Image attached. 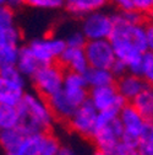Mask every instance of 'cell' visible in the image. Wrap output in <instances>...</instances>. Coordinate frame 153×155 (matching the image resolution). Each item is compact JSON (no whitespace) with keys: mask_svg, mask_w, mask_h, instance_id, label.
Returning a JSON list of instances; mask_svg holds the SVG:
<instances>
[{"mask_svg":"<svg viewBox=\"0 0 153 155\" xmlns=\"http://www.w3.org/2000/svg\"><path fill=\"white\" fill-rule=\"evenodd\" d=\"M114 17V28L109 42L115 53L117 61L121 62L129 73L140 74L143 55L147 52L145 26L132 24L118 14Z\"/></svg>","mask_w":153,"mask_h":155,"instance_id":"cell-1","label":"cell"},{"mask_svg":"<svg viewBox=\"0 0 153 155\" xmlns=\"http://www.w3.org/2000/svg\"><path fill=\"white\" fill-rule=\"evenodd\" d=\"M20 127L26 134L49 133L55 123V117L48 100L34 91H26L17 105Z\"/></svg>","mask_w":153,"mask_h":155,"instance_id":"cell-2","label":"cell"},{"mask_svg":"<svg viewBox=\"0 0 153 155\" xmlns=\"http://www.w3.org/2000/svg\"><path fill=\"white\" fill-rule=\"evenodd\" d=\"M118 113L119 112L98 113L97 123L91 138L98 150L108 153L123 140V128Z\"/></svg>","mask_w":153,"mask_h":155,"instance_id":"cell-3","label":"cell"},{"mask_svg":"<svg viewBox=\"0 0 153 155\" xmlns=\"http://www.w3.org/2000/svg\"><path fill=\"white\" fill-rule=\"evenodd\" d=\"M26 94V78L16 67L0 69V106H17Z\"/></svg>","mask_w":153,"mask_h":155,"instance_id":"cell-4","label":"cell"},{"mask_svg":"<svg viewBox=\"0 0 153 155\" xmlns=\"http://www.w3.org/2000/svg\"><path fill=\"white\" fill-rule=\"evenodd\" d=\"M64 75L65 70L59 63L41 65L31 78L34 92L43 96L44 99H49L63 89Z\"/></svg>","mask_w":153,"mask_h":155,"instance_id":"cell-5","label":"cell"},{"mask_svg":"<svg viewBox=\"0 0 153 155\" xmlns=\"http://www.w3.org/2000/svg\"><path fill=\"white\" fill-rule=\"evenodd\" d=\"M114 28V17L103 11H93L85 16L81 32L87 41L109 40Z\"/></svg>","mask_w":153,"mask_h":155,"instance_id":"cell-6","label":"cell"},{"mask_svg":"<svg viewBox=\"0 0 153 155\" xmlns=\"http://www.w3.org/2000/svg\"><path fill=\"white\" fill-rule=\"evenodd\" d=\"M118 116L123 128V142L136 147L148 122L131 104H125L119 111Z\"/></svg>","mask_w":153,"mask_h":155,"instance_id":"cell-7","label":"cell"},{"mask_svg":"<svg viewBox=\"0 0 153 155\" xmlns=\"http://www.w3.org/2000/svg\"><path fill=\"white\" fill-rule=\"evenodd\" d=\"M27 46L41 65L58 63L61 53L66 48L64 38L55 36L37 38Z\"/></svg>","mask_w":153,"mask_h":155,"instance_id":"cell-8","label":"cell"},{"mask_svg":"<svg viewBox=\"0 0 153 155\" xmlns=\"http://www.w3.org/2000/svg\"><path fill=\"white\" fill-rule=\"evenodd\" d=\"M97 118L98 111L92 106L91 102L86 101L76 108L66 123L70 129L79 137L83 139H91L95 128V123H97Z\"/></svg>","mask_w":153,"mask_h":155,"instance_id":"cell-9","label":"cell"},{"mask_svg":"<svg viewBox=\"0 0 153 155\" xmlns=\"http://www.w3.org/2000/svg\"><path fill=\"white\" fill-rule=\"evenodd\" d=\"M88 102L101 112H119L121 107L126 104L125 100L120 96L115 85H108L102 87L89 89Z\"/></svg>","mask_w":153,"mask_h":155,"instance_id":"cell-10","label":"cell"},{"mask_svg":"<svg viewBox=\"0 0 153 155\" xmlns=\"http://www.w3.org/2000/svg\"><path fill=\"white\" fill-rule=\"evenodd\" d=\"M87 63L89 68L99 69H111L117 58L109 40L87 41L83 47Z\"/></svg>","mask_w":153,"mask_h":155,"instance_id":"cell-11","label":"cell"},{"mask_svg":"<svg viewBox=\"0 0 153 155\" xmlns=\"http://www.w3.org/2000/svg\"><path fill=\"white\" fill-rule=\"evenodd\" d=\"M61 91L76 107L88 101L89 89L87 86L83 74L65 71Z\"/></svg>","mask_w":153,"mask_h":155,"instance_id":"cell-12","label":"cell"},{"mask_svg":"<svg viewBox=\"0 0 153 155\" xmlns=\"http://www.w3.org/2000/svg\"><path fill=\"white\" fill-rule=\"evenodd\" d=\"M114 85H115L117 90L119 91L120 96L125 100L126 104H131L136 96H139L146 87H148L145 80L139 74H133L129 71L117 78Z\"/></svg>","mask_w":153,"mask_h":155,"instance_id":"cell-13","label":"cell"},{"mask_svg":"<svg viewBox=\"0 0 153 155\" xmlns=\"http://www.w3.org/2000/svg\"><path fill=\"white\" fill-rule=\"evenodd\" d=\"M20 32H18L14 14L6 5L0 6V48L5 46H18Z\"/></svg>","mask_w":153,"mask_h":155,"instance_id":"cell-14","label":"cell"},{"mask_svg":"<svg viewBox=\"0 0 153 155\" xmlns=\"http://www.w3.org/2000/svg\"><path fill=\"white\" fill-rule=\"evenodd\" d=\"M59 64L65 71L85 74L89 68L83 48L66 47L59 58Z\"/></svg>","mask_w":153,"mask_h":155,"instance_id":"cell-15","label":"cell"},{"mask_svg":"<svg viewBox=\"0 0 153 155\" xmlns=\"http://www.w3.org/2000/svg\"><path fill=\"white\" fill-rule=\"evenodd\" d=\"M47 100H48V104L50 106V110L54 114L55 120H59V121L67 122L70 117L73 114V112L76 111V108H77L63 94L61 90L59 92H56L55 95L50 96Z\"/></svg>","mask_w":153,"mask_h":155,"instance_id":"cell-16","label":"cell"},{"mask_svg":"<svg viewBox=\"0 0 153 155\" xmlns=\"http://www.w3.org/2000/svg\"><path fill=\"white\" fill-rule=\"evenodd\" d=\"M85 80L87 83L88 89H95L108 85L115 84L117 78L114 76L111 70L109 69H99V68H88L83 74Z\"/></svg>","mask_w":153,"mask_h":155,"instance_id":"cell-17","label":"cell"},{"mask_svg":"<svg viewBox=\"0 0 153 155\" xmlns=\"http://www.w3.org/2000/svg\"><path fill=\"white\" fill-rule=\"evenodd\" d=\"M15 67L18 69V71H20L26 79L27 78L31 79L34 75V73L38 70V68L41 67V64L38 63V61L34 58V55L30 51L28 46H23V47H20L17 62H16Z\"/></svg>","mask_w":153,"mask_h":155,"instance_id":"cell-18","label":"cell"},{"mask_svg":"<svg viewBox=\"0 0 153 155\" xmlns=\"http://www.w3.org/2000/svg\"><path fill=\"white\" fill-rule=\"evenodd\" d=\"M131 105L137 110V112L147 122H153V90L146 87L139 96H136Z\"/></svg>","mask_w":153,"mask_h":155,"instance_id":"cell-19","label":"cell"},{"mask_svg":"<svg viewBox=\"0 0 153 155\" xmlns=\"http://www.w3.org/2000/svg\"><path fill=\"white\" fill-rule=\"evenodd\" d=\"M26 133L20 128L15 127L10 129H0V145L6 151V154L14 153L18 149Z\"/></svg>","mask_w":153,"mask_h":155,"instance_id":"cell-20","label":"cell"},{"mask_svg":"<svg viewBox=\"0 0 153 155\" xmlns=\"http://www.w3.org/2000/svg\"><path fill=\"white\" fill-rule=\"evenodd\" d=\"M47 133H30L26 134L16 153L22 155H39ZM15 153V151H14Z\"/></svg>","mask_w":153,"mask_h":155,"instance_id":"cell-21","label":"cell"},{"mask_svg":"<svg viewBox=\"0 0 153 155\" xmlns=\"http://www.w3.org/2000/svg\"><path fill=\"white\" fill-rule=\"evenodd\" d=\"M70 11L77 15H88L93 11L99 10L105 0H65Z\"/></svg>","mask_w":153,"mask_h":155,"instance_id":"cell-22","label":"cell"},{"mask_svg":"<svg viewBox=\"0 0 153 155\" xmlns=\"http://www.w3.org/2000/svg\"><path fill=\"white\" fill-rule=\"evenodd\" d=\"M20 116L17 106H0V129H10L18 127Z\"/></svg>","mask_w":153,"mask_h":155,"instance_id":"cell-23","label":"cell"},{"mask_svg":"<svg viewBox=\"0 0 153 155\" xmlns=\"http://www.w3.org/2000/svg\"><path fill=\"white\" fill-rule=\"evenodd\" d=\"M136 149L139 155H153V122H148L140 137Z\"/></svg>","mask_w":153,"mask_h":155,"instance_id":"cell-24","label":"cell"},{"mask_svg":"<svg viewBox=\"0 0 153 155\" xmlns=\"http://www.w3.org/2000/svg\"><path fill=\"white\" fill-rule=\"evenodd\" d=\"M18 46H5L0 48V69L15 67L18 57Z\"/></svg>","mask_w":153,"mask_h":155,"instance_id":"cell-25","label":"cell"},{"mask_svg":"<svg viewBox=\"0 0 153 155\" xmlns=\"http://www.w3.org/2000/svg\"><path fill=\"white\" fill-rule=\"evenodd\" d=\"M139 75L145 80L147 86L153 87V53L151 52L145 53Z\"/></svg>","mask_w":153,"mask_h":155,"instance_id":"cell-26","label":"cell"},{"mask_svg":"<svg viewBox=\"0 0 153 155\" xmlns=\"http://www.w3.org/2000/svg\"><path fill=\"white\" fill-rule=\"evenodd\" d=\"M60 144L61 143L59 142V139L56 138L55 135H53L50 133H47L39 155H56L59 151Z\"/></svg>","mask_w":153,"mask_h":155,"instance_id":"cell-27","label":"cell"},{"mask_svg":"<svg viewBox=\"0 0 153 155\" xmlns=\"http://www.w3.org/2000/svg\"><path fill=\"white\" fill-rule=\"evenodd\" d=\"M66 47H71V48H83L85 45L87 43L86 37L83 36V33L81 31H72L70 32L66 38H64Z\"/></svg>","mask_w":153,"mask_h":155,"instance_id":"cell-28","label":"cell"},{"mask_svg":"<svg viewBox=\"0 0 153 155\" xmlns=\"http://www.w3.org/2000/svg\"><path fill=\"white\" fill-rule=\"evenodd\" d=\"M107 154L108 155H139V151H137L136 147L130 145L121 140L117 147H114Z\"/></svg>","mask_w":153,"mask_h":155,"instance_id":"cell-29","label":"cell"},{"mask_svg":"<svg viewBox=\"0 0 153 155\" xmlns=\"http://www.w3.org/2000/svg\"><path fill=\"white\" fill-rule=\"evenodd\" d=\"M26 2L31 6L38 9H58L65 3V0H26Z\"/></svg>","mask_w":153,"mask_h":155,"instance_id":"cell-30","label":"cell"},{"mask_svg":"<svg viewBox=\"0 0 153 155\" xmlns=\"http://www.w3.org/2000/svg\"><path fill=\"white\" fill-rule=\"evenodd\" d=\"M133 10L137 12H149L153 10V0H131Z\"/></svg>","mask_w":153,"mask_h":155,"instance_id":"cell-31","label":"cell"},{"mask_svg":"<svg viewBox=\"0 0 153 155\" xmlns=\"http://www.w3.org/2000/svg\"><path fill=\"white\" fill-rule=\"evenodd\" d=\"M56 155H85V154L77 145H72L67 143V144H60L59 151Z\"/></svg>","mask_w":153,"mask_h":155,"instance_id":"cell-32","label":"cell"},{"mask_svg":"<svg viewBox=\"0 0 153 155\" xmlns=\"http://www.w3.org/2000/svg\"><path fill=\"white\" fill-rule=\"evenodd\" d=\"M146 33V43H147V52L153 53V21L145 26Z\"/></svg>","mask_w":153,"mask_h":155,"instance_id":"cell-33","label":"cell"},{"mask_svg":"<svg viewBox=\"0 0 153 155\" xmlns=\"http://www.w3.org/2000/svg\"><path fill=\"white\" fill-rule=\"evenodd\" d=\"M110 70H111V73L114 74V76H115V78H119V76H121V75H124V74L127 73L126 67L121 62H119V61H115V63L113 64V67H111Z\"/></svg>","mask_w":153,"mask_h":155,"instance_id":"cell-34","label":"cell"},{"mask_svg":"<svg viewBox=\"0 0 153 155\" xmlns=\"http://www.w3.org/2000/svg\"><path fill=\"white\" fill-rule=\"evenodd\" d=\"M113 2L117 5V8H119L121 11H132L133 10L131 0H113Z\"/></svg>","mask_w":153,"mask_h":155,"instance_id":"cell-35","label":"cell"},{"mask_svg":"<svg viewBox=\"0 0 153 155\" xmlns=\"http://www.w3.org/2000/svg\"><path fill=\"white\" fill-rule=\"evenodd\" d=\"M23 2H26V0H6V4H9L11 8H15V6L21 5Z\"/></svg>","mask_w":153,"mask_h":155,"instance_id":"cell-36","label":"cell"},{"mask_svg":"<svg viewBox=\"0 0 153 155\" xmlns=\"http://www.w3.org/2000/svg\"><path fill=\"white\" fill-rule=\"evenodd\" d=\"M89 155H108L107 153H104V151H102V150H94V151H92Z\"/></svg>","mask_w":153,"mask_h":155,"instance_id":"cell-37","label":"cell"},{"mask_svg":"<svg viewBox=\"0 0 153 155\" xmlns=\"http://www.w3.org/2000/svg\"><path fill=\"white\" fill-rule=\"evenodd\" d=\"M6 4V0H0V6H3Z\"/></svg>","mask_w":153,"mask_h":155,"instance_id":"cell-38","label":"cell"},{"mask_svg":"<svg viewBox=\"0 0 153 155\" xmlns=\"http://www.w3.org/2000/svg\"><path fill=\"white\" fill-rule=\"evenodd\" d=\"M8 155H22V154H20V153H10V154H8Z\"/></svg>","mask_w":153,"mask_h":155,"instance_id":"cell-39","label":"cell"},{"mask_svg":"<svg viewBox=\"0 0 153 155\" xmlns=\"http://www.w3.org/2000/svg\"><path fill=\"white\" fill-rule=\"evenodd\" d=\"M152 90H153V87H152Z\"/></svg>","mask_w":153,"mask_h":155,"instance_id":"cell-40","label":"cell"}]
</instances>
